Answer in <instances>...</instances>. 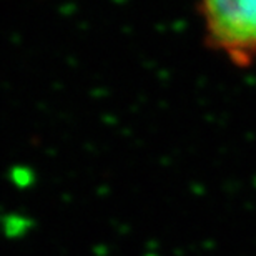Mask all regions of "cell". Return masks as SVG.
I'll return each mask as SVG.
<instances>
[{
	"instance_id": "obj_1",
	"label": "cell",
	"mask_w": 256,
	"mask_h": 256,
	"mask_svg": "<svg viewBox=\"0 0 256 256\" xmlns=\"http://www.w3.org/2000/svg\"><path fill=\"white\" fill-rule=\"evenodd\" d=\"M204 42L232 65L256 62V0H200Z\"/></svg>"
}]
</instances>
